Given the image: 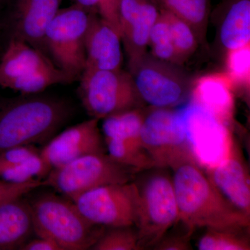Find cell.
Returning <instances> with one entry per match:
<instances>
[{
    "label": "cell",
    "mask_w": 250,
    "mask_h": 250,
    "mask_svg": "<svg viewBox=\"0 0 250 250\" xmlns=\"http://www.w3.org/2000/svg\"><path fill=\"white\" fill-rule=\"evenodd\" d=\"M118 13L129 67L147 53L149 34L160 9L152 0H119Z\"/></svg>",
    "instance_id": "cell-14"
},
{
    "label": "cell",
    "mask_w": 250,
    "mask_h": 250,
    "mask_svg": "<svg viewBox=\"0 0 250 250\" xmlns=\"http://www.w3.org/2000/svg\"><path fill=\"white\" fill-rule=\"evenodd\" d=\"M192 232L185 228L184 232H167L156 245L153 250H192L190 240Z\"/></svg>",
    "instance_id": "cell-32"
},
{
    "label": "cell",
    "mask_w": 250,
    "mask_h": 250,
    "mask_svg": "<svg viewBox=\"0 0 250 250\" xmlns=\"http://www.w3.org/2000/svg\"><path fill=\"white\" fill-rule=\"evenodd\" d=\"M73 202L87 220L96 225L104 228L135 226L139 190L134 181L111 184L88 190Z\"/></svg>",
    "instance_id": "cell-11"
},
{
    "label": "cell",
    "mask_w": 250,
    "mask_h": 250,
    "mask_svg": "<svg viewBox=\"0 0 250 250\" xmlns=\"http://www.w3.org/2000/svg\"><path fill=\"white\" fill-rule=\"evenodd\" d=\"M90 17L89 11L73 4L59 10L45 32L47 55L75 81L85 68V38Z\"/></svg>",
    "instance_id": "cell-9"
},
{
    "label": "cell",
    "mask_w": 250,
    "mask_h": 250,
    "mask_svg": "<svg viewBox=\"0 0 250 250\" xmlns=\"http://www.w3.org/2000/svg\"><path fill=\"white\" fill-rule=\"evenodd\" d=\"M43 186H45L43 180L16 184L0 179V205L14 199L24 197L34 189Z\"/></svg>",
    "instance_id": "cell-31"
},
{
    "label": "cell",
    "mask_w": 250,
    "mask_h": 250,
    "mask_svg": "<svg viewBox=\"0 0 250 250\" xmlns=\"http://www.w3.org/2000/svg\"><path fill=\"white\" fill-rule=\"evenodd\" d=\"M75 81L43 52L27 42L9 39L0 62V86L30 95Z\"/></svg>",
    "instance_id": "cell-5"
},
{
    "label": "cell",
    "mask_w": 250,
    "mask_h": 250,
    "mask_svg": "<svg viewBox=\"0 0 250 250\" xmlns=\"http://www.w3.org/2000/svg\"><path fill=\"white\" fill-rule=\"evenodd\" d=\"M227 74L232 81L233 85L250 87V44L228 51L226 57Z\"/></svg>",
    "instance_id": "cell-28"
},
{
    "label": "cell",
    "mask_w": 250,
    "mask_h": 250,
    "mask_svg": "<svg viewBox=\"0 0 250 250\" xmlns=\"http://www.w3.org/2000/svg\"><path fill=\"white\" fill-rule=\"evenodd\" d=\"M140 139L156 167L170 168L180 161L196 158L182 105L177 108H152L147 111Z\"/></svg>",
    "instance_id": "cell-6"
},
{
    "label": "cell",
    "mask_w": 250,
    "mask_h": 250,
    "mask_svg": "<svg viewBox=\"0 0 250 250\" xmlns=\"http://www.w3.org/2000/svg\"><path fill=\"white\" fill-rule=\"evenodd\" d=\"M5 1V0H0V6H1V5L3 4V3H4Z\"/></svg>",
    "instance_id": "cell-34"
},
{
    "label": "cell",
    "mask_w": 250,
    "mask_h": 250,
    "mask_svg": "<svg viewBox=\"0 0 250 250\" xmlns=\"http://www.w3.org/2000/svg\"><path fill=\"white\" fill-rule=\"evenodd\" d=\"M247 230L207 229L199 238L200 250H250L249 236Z\"/></svg>",
    "instance_id": "cell-23"
},
{
    "label": "cell",
    "mask_w": 250,
    "mask_h": 250,
    "mask_svg": "<svg viewBox=\"0 0 250 250\" xmlns=\"http://www.w3.org/2000/svg\"><path fill=\"white\" fill-rule=\"evenodd\" d=\"M92 250H141L135 226L106 228Z\"/></svg>",
    "instance_id": "cell-27"
},
{
    "label": "cell",
    "mask_w": 250,
    "mask_h": 250,
    "mask_svg": "<svg viewBox=\"0 0 250 250\" xmlns=\"http://www.w3.org/2000/svg\"><path fill=\"white\" fill-rule=\"evenodd\" d=\"M52 170L41 154L0 172V179L11 183L22 184L44 180Z\"/></svg>",
    "instance_id": "cell-24"
},
{
    "label": "cell",
    "mask_w": 250,
    "mask_h": 250,
    "mask_svg": "<svg viewBox=\"0 0 250 250\" xmlns=\"http://www.w3.org/2000/svg\"><path fill=\"white\" fill-rule=\"evenodd\" d=\"M160 11L168 23L172 42L182 64L196 50L199 42L196 34L183 20L167 11Z\"/></svg>",
    "instance_id": "cell-26"
},
{
    "label": "cell",
    "mask_w": 250,
    "mask_h": 250,
    "mask_svg": "<svg viewBox=\"0 0 250 250\" xmlns=\"http://www.w3.org/2000/svg\"><path fill=\"white\" fill-rule=\"evenodd\" d=\"M169 168L154 167L134 179L139 193L136 227L141 250L153 249L179 223V209Z\"/></svg>",
    "instance_id": "cell-4"
},
{
    "label": "cell",
    "mask_w": 250,
    "mask_h": 250,
    "mask_svg": "<svg viewBox=\"0 0 250 250\" xmlns=\"http://www.w3.org/2000/svg\"><path fill=\"white\" fill-rule=\"evenodd\" d=\"M230 147L225 159L210 166L207 175L231 205L250 215V176L236 145Z\"/></svg>",
    "instance_id": "cell-15"
},
{
    "label": "cell",
    "mask_w": 250,
    "mask_h": 250,
    "mask_svg": "<svg viewBox=\"0 0 250 250\" xmlns=\"http://www.w3.org/2000/svg\"><path fill=\"white\" fill-rule=\"evenodd\" d=\"M107 154L113 160L142 172L156 167L141 145L115 138H104Z\"/></svg>",
    "instance_id": "cell-22"
},
{
    "label": "cell",
    "mask_w": 250,
    "mask_h": 250,
    "mask_svg": "<svg viewBox=\"0 0 250 250\" xmlns=\"http://www.w3.org/2000/svg\"><path fill=\"white\" fill-rule=\"evenodd\" d=\"M148 47L151 49V55L154 58L180 65L171 38L168 23L161 11L159 17L153 25L149 34Z\"/></svg>",
    "instance_id": "cell-25"
},
{
    "label": "cell",
    "mask_w": 250,
    "mask_h": 250,
    "mask_svg": "<svg viewBox=\"0 0 250 250\" xmlns=\"http://www.w3.org/2000/svg\"><path fill=\"white\" fill-rule=\"evenodd\" d=\"M36 146H22L11 147L0 152V172L40 154Z\"/></svg>",
    "instance_id": "cell-30"
},
{
    "label": "cell",
    "mask_w": 250,
    "mask_h": 250,
    "mask_svg": "<svg viewBox=\"0 0 250 250\" xmlns=\"http://www.w3.org/2000/svg\"><path fill=\"white\" fill-rule=\"evenodd\" d=\"M160 10L170 12L187 22L202 42L207 30L208 0H152Z\"/></svg>",
    "instance_id": "cell-20"
},
{
    "label": "cell",
    "mask_w": 250,
    "mask_h": 250,
    "mask_svg": "<svg viewBox=\"0 0 250 250\" xmlns=\"http://www.w3.org/2000/svg\"><path fill=\"white\" fill-rule=\"evenodd\" d=\"M21 250H62L57 243L45 237L37 236L26 243Z\"/></svg>",
    "instance_id": "cell-33"
},
{
    "label": "cell",
    "mask_w": 250,
    "mask_h": 250,
    "mask_svg": "<svg viewBox=\"0 0 250 250\" xmlns=\"http://www.w3.org/2000/svg\"><path fill=\"white\" fill-rule=\"evenodd\" d=\"M138 173L139 171L117 162L106 153H100L82 156L52 169L44 183L74 202L92 189L133 182Z\"/></svg>",
    "instance_id": "cell-7"
},
{
    "label": "cell",
    "mask_w": 250,
    "mask_h": 250,
    "mask_svg": "<svg viewBox=\"0 0 250 250\" xmlns=\"http://www.w3.org/2000/svg\"><path fill=\"white\" fill-rule=\"evenodd\" d=\"M179 209V223L197 229H248L250 215L231 205L215 188L197 162L190 158L170 167Z\"/></svg>",
    "instance_id": "cell-1"
},
{
    "label": "cell",
    "mask_w": 250,
    "mask_h": 250,
    "mask_svg": "<svg viewBox=\"0 0 250 250\" xmlns=\"http://www.w3.org/2000/svg\"><path fill=\"white\" fill-rule=\"evenodd\" d=\"M219 29L220 44L227 52L250 44V0H227Z\"/></svg>",
    "instance_id": "cell-19"
},
{
    "label": "cell",
    "mask_w": 250,
    "mask_h": 250,
    "mask_svg": "<svg viewBox=\"0 0 250 250\" xmlns=\"http://www.w3.org/2000/svg\"><path fill=\"white\" fill-rule=\"evenodd\" d=\"M146 113L143 107H140L104 118L102 126L104 138H115L141 145L140 134Z\"/></svg>",
    "instance_id": "cell-21"
},
{
    "label": "cell",
    "mask_w": 250,
    "mask_h": 250,
    "mask_svg": "<svg viewBox=\"0 0 250 250\" xmlns=\"http://www.w3.org/2000/svg\"><path fill=\"white\" fill-rule=\"evenodd\" d=\"M118 1L119 0H73V4L78 5L89 12L98 14L121 34L118 21Z\"/></svg>",
    "instance_id": "cell-29"
},
{
    "label": "cell",
    "mask_w": 250,
    "mask_h": 250,
    "mask_svg": "<svg viewBox=\"0 0 250 250\" xmlns=\"http://www.w3.org/2000/svg\"><path fill=\"white\" fill-rule=\"evenodd\" d=\"M72 114L68 102L42 93L0 100V152L45 144Z\"/></svg>",
    "instance_id": "cell-2"
},
{
    "label": "cell",
    "mask_w": 250,
    "mask_h": 250,
    "mask_svg": "<svg viewBox=\"0 0 250 250\" xmlns=\"http://www.w3.org/2000/svg\"><path fill=\"white\" fill-rule=\"evenodd\" d=\"M233 88L227 72L208 74L192 83L190 100L226 126L232 118Z\"/></svg>",
    "instance_id": "cell-17"
},
{
    "label": "cell",
    "mask_w": 250,
    "mask_h": 250,
    "mask_svg": "<svg viewBox=\"0 0 250 250\" xmlns=\"http://www.w3.org/2000/svg\"><path fill=\"white\" fill-rule=\"evenodd\" d=\"M79 80V97L91 118L100 121L144 104L131 74L122 68L85 69Z\"/></svg>",
    "instance_id": "cell-8"
},
{
    "label": "cell",
    "mask_w": 250,
    "mask_h": 250,
    "mask_svg": "<svg viewBox=\"0 0 250 250\" xmlns=\"http://www.w3.org/2000/svg\"><path fill=\"white\" fill-rule=\"evenodd\" d=\"M62 0H13L5 28L9 39L27 42L46 53L44 39L47 27Z\"/></svg>",
    "instance_id": "cell-13"
},
{
    "label": "cell",
    "mask_w": 250,
    "mask_h": 250,
    "mask_svg": "<svg viewBox=\"0 0 250 250\" xmlns=\"http://www.w3.org/2000/svg\"><path fill=\"white\" fill-rule=\"evenodd\" d=\"M22 197L0 205V250H21L35 235L30 205Z\"/></svg>",
    "instance_id": "cell-18"
},
{
    "label": "cell",
    "mask_w": 250,
    "mask_h": 250,
    "mask_svg": "<svg viewBox=\"0 0 250 250\" xmlns=\"http://www.w3.org/2000/svg\"><path fill=\"white\" fill-rule=\"evenodd\" d=\"M136 89L143 104L152 108H174L191 94L192 83L178 65L154 58L150 54L129 67Z\"/></svg>",
    "instance_id": "cell-10"
},
{
    "label": "cell",
    "mask_w": 250,
    "mask_h": 250,
    "mask_svg": "<svg viewBox=\"0 0 250 250\" xmlns=\"http://www.w3.org/2000/svg\"><path fill=\"white\" fill-rule=\"evenodd\" d=\"M29 205L36 236L52 240L62 250H90L106 228L87 220L75 202L54 194L39 195Z\"/></svg>",
    "instance_id": "cell-3"
},
{
    "label": "cell",
    "mask_w": 250,
    "mask_h": 250,
    "mask_svg": "<svg viewBox=\"0 0 250 250\" xmlns=\"http://www.w3.org/2000/svg\"><path fill=\"white\" fill-rule=\"evenodd\" d=\"M121 34L95 13L90 12L85 38V69L118 70L123 62Z\"/></svg>",
    "instance_id": "cell-16"
},
{
    "label": "cell",
    "mask_w": 250,
    "mask_h": 250,
    "mask_svg": "<svg viewBox=\"0 0 250 250\" xmlns=\"http://www.w3.org/2000/svg\"><path fill=\"white\" fill-rule=\"evenodd\" d=\"M98 123L90 118L56 134L41 149V156L54 169L83 156L106 153Z\"/></svg>",
    "instance_id": "cell-12"
}]
</instances>
